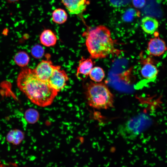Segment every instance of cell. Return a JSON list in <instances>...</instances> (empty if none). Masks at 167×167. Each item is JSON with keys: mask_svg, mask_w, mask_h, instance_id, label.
<instances>
[{"mask_svg": "<svg viewBox=\"0 0 167 167\" xmlns=\"http://www.w3.org/2000/svg\"><path fill=\"white\" fill-rule=\"evenodd\" d=\"M132 1L134 6L137 8L143 7L146 3L145 0H132Z\"/></svg>", "mask_w": 167, "mask_h": 167, "instance_id": "ffe728a7", "label": "cell"}, {"mask_svg": "<svg viewBox=\"0 0 167 167\" xmlns=\"http://www.w3.org/2000/svg\"><path fill=\"white\" fill-rule=\"evenodd\" d=\"M10 3H13L19 1V0H6Z\"/></svg>", "mask_w": 167, "mask_h": 167, "instance_id": "44dd1931", "label": "cell"}, {"mask_svg": "<svg viewBox=\"0 0 167 167\" xmlns=\"http://www.w3.org/2000/svg\"><path fill=\"white\" fill-rule=\"evenodd\" d=\"M139 11L133 9H130L124 14L122 18L124 20L129 22L131 21L136 17L139 16Z\"/></svg>", "mask_w": 167, "mask_h": 167, "instance_id": "ac0fdd59", "label": "cell"}, {"mask_svg": "<svg viewBox=\"0 0 167 167\" xmlns=\"http://www.w3.org/2000/svg\"><path fill=\"white\" fill-rule=\"evenodd\" d=\"M38 112L33 109H29L27 110L24 113V118L30 124L36 122L39 118Z\"/></svg>", "mask_w": 167, "mask_h": 167, "instance_id": "e0dca14e", "label": "cell"}, {"mask_svg": "<svg viewBox=\"0 0 167 167\" xmlns=\"http://www.w3.org/2000/svg\"><path fill=\"white\" fill-rule=\"evenodd\" d=\"M158 70L156 66L152 63L145 62L141 70L142 76L148 79H154L157 77Z\"/></svg>", "mask_w": 167, "mask_h": 167, "instance_id": "8fae6325", "label": "cell"}, {"mask_svg": "<svg viewBox=\"0 0 167 167\" xmlns=\"http://www.w3.org/2000/svg\"><path fill=\"white\" fill-rule=\"evenodd\" d=\"M89 75L93 81L96 82H100L104 78L105 73L102 68L99 66H95L92 69Z\"/></svg>", "mask_w": 167, "mask_h": 167, "instance_id": "9a60e30c", "label": "cell"}, {"mask_svg": "<svg viewBox=\"0 0 167 167\" xmlns=\"http://www.w3.org/2000/svg\"><path fill=\"white\" fill-rule=\"evenodd\" d=\"M158 26V22L154 18L148 16L143 18L142 19L141 28L144 32L148 34L154 33Z\"/></svg>", "mask_w": 167, "mask_h": 167, "instance_id": "30bf717a", "label": "cell"}, {"mask_svg": "<svg viewBox=\"0 0 167 167\" xmlns=\"http://www.w3.org/2000/svg\"><path fill=\"white\" fill-rule=\"evenodd\" d=\"M17 87L32 103L41 107L51 105L58 92L48 82L39 79L33 69H23L17 79Z\"/></svg>", "mask_w": 167, "mask_h": 167, "instance_id": "6da1fadb", "label": "cell"}, {"mask_svg": "<svg viewBox=\"0 0 167 167\" xmlns=\"http://www.w3.org/2000/svg\"><path fill=\"white\" fill-rule=\"evenodd\" d=\"M94 63L91 58L82 57L79 61L76 73L77 77L79 79H86L93 67Z\"/></svg>", "mask_w": 167, "mask_h": 167, "instance_id": "9c48e42d", "label": "cell"}, {"mask_svg": "<svg viewBox=\"0 0 167 167\" xmlns=\"http://www.w3.org/2000/svg\"><path fill=\"white\" fill-rule=\"evenodd\" d=\"M85 45L90 58H105L111 54H119L114 46L109 30L105 26L100 25L89 29L84 33Z\"/></svg>", "mask_w": 167, "mask_h": 167, "instance_id": "7a4b0ae2", "label": "cell"}, {"mask_svg": "<svg viewBox=\"0 0 167 167\" xmlns=\"http://www.w3.org/2000/svg\"><path fill=\"white\" fill-rule=\"evenodd\" d=\"M40 40L42 45L49 47L54 45L57 42V38L52 30L47 29L44 30L41 34Z\"/></svg>", "mask_w": 167, "mask_h": 167, "instance_id": "7c38bea8", "label": "cell"}, {"mask_svg": "<svg viewBox=\"0 0 167 167\" xmlns=\"http://www.w3.org/2000/svg\"><path fill=\"white\" fill-rule=\"evenodd\" d=\"M14 60L15 63L21 67L26 66L28 63L30 58L28 54L23 51L18 52L15 55Z\"/></svg>", "mask_w": 167, "mask_h": 167, "instance_id": "2e32d148", "label": "cell"}, {"mask_svg": "<svg viewBox=\"0 0 167 167\" xmlns=\"http://www.w3.org/2000/svg\"><path fill=\"white\" fill-rule=\"evenodd\" d=\"M2 165L1 164V161H0V167H1Z\"/></svg>", "mask_w": 167, "mask_h": 167, "instance_id": "7402d4cb", "label": "cell"}, {"mask_svg": "<svg viewBox=\"0 0 167 167\" xmlns=\"http://www.w3.org/2000/svg\"><path fill=\"white\" fill-rule=\"evenodd\" d=\"M56 66L53 65L51 60L47 59L41 61L33 70L39 79L48 82Z\"/></svg>", "mask_w": 167, "mask_h": 167, "instance_id": "8992f818", "label": "cell"}, {"mask_svg": "<svg viewBox=\"0 0 167 167\" xmlns=\"http://www.w3.org/2000/svg\"><path fill=\"white\" fill-rule=\"evenodd\" d=\"M167 50L165 42L158 36L151 38L148 42L147 50L149 54L155 56H160Z\"/></svg>", "mask_w": 167, "mask_h": 167, "instance_id": "ba28073f", "label": "cell"}, {"mask_svg": "<svg viewBox=\"0 0 167 167\" xmlns=\"http://www.w3.org/2000/svg\"><path fill=\"white\" fill-rule=\"evenodd\" d=\"M69 79L65 71L61 70L60 66H57L49 79L48 83L53 89L58 92L65 86Z\"/></svg>", "mask_w": 167, "mask_h": 167, "instance_id": "5b68a950", "label": "cell"}, {"mask_svg": "<svg viewBox=\"0 0 167 167\" xmlns=\"http://www.w3.org/2000/svg\"><path fill=\"white\" fill-rule=\"evenodd\" d=\"M147 119L142 114L131 118L118 126L119 134L124 139L131 140L136 139L146 127Z\"/></svg>", "mask_w": 167, "mask_h": 167, "instance_id": "277c9868", "label": "cell"}, {"mask_svg": "<svg viewBox=\"0 0 167 167\" xmlns=\"http://www.w3.org/2000/svg\"><path fill=\"white\" fill-rule=\"evenodd\" d=\"M70 14L80 17L86 10L89 2L87 0H61Z\"/></svg>", "mask_w": 167, "mask_h": 167, "instance_id": "52a82bcc", "label": "cell"}, {"mask_svg": "<svg viewBox=\"0 0 167 167\" xmlns=\"http://www.w3.org/2000/svg\"><path fill=\"white\" fill-rule=\"evenodd\" d=\"M85 96L88 105L98 109L113 106L114 96L107 85L102 82L90 81L85 86Z\"/></svg>", "mask_w": 167, "mask_h": 167, "instance_id": "3957f363", "label": "cell"}, {"mask_svg": "<svg viewBox=\"0 0 167 167\" xmlns=\"http://www.w3.org/2000/svg\"><path fill=\"white\" fill-rule=\"evenodd\" d=\"M24 138V132L18 129L10 131L6 136V140L9 143L14 145H18L23 141Z\"/></svg>", "mask_w": 167, "mask_h": 167, "instance_id": "4fadbf2b", "label": "cell"}, {"mask_svg": "<svg viewBox=\"0 0 167 167\" xmlns=\"http://www.w3.org/2000/svg\"><path fill=\"white\" fill-rule=\"evenodd\" d=\"M67 15L63 9L59 8L54 10L52 12V21L55 23L62 24L65 23L67 19Z\"/></svg>", "mask_w": 167, "mask_h": 167, "instance_id": "5bb4252c", "label": "cell"}, {"mask_svg": "<svg viewBox=\"0 0 167 167\" xmlns=\"http://www.w3.org/2000/svg\"><path fill=\"white\" fill-rule=\"evenodd\" d=\"M31 52L32 55L34 57L39 58L43 55L44 50L41 46L39 45H36L32 48Z\"/></svg>", "mask_w": 167, "mask_h": 167, "instance_id": "d6986e66", "label": "cell"}]
</instances>
